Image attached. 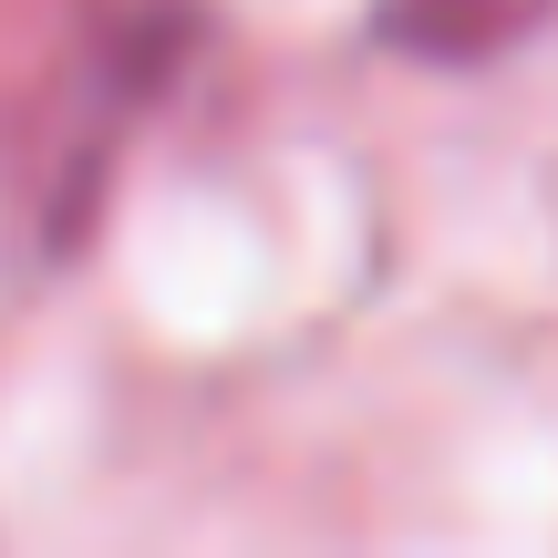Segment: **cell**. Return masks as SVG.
<instances>
[{"label":"cell","instance_id":"cell-1","mask_svg":"<svg viewBox=\"0 0 558 558\" xmlns=\"http://www.w3.org/2000/svg\"><path fill=\"white\" fill-rule=\"evenodd\" d=\"M538 11L548 0H393L383 32L414 41V52H497V41H518Z\"/></svg>","mask_w":558,"mask_h":558}]
</instances>
